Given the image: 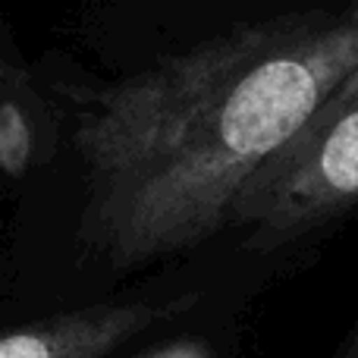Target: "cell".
<instances>
[{"instance_id": "8992f818", "label": "cell", "mask_w": 358, "mask_h": 358, "mask_svg": "<svg viewBox=\"0 0 358 358\" xmlns=\"http://www.w3.org/2000/svg\"><path fill=\"white\" fill-rule=\"evenodd\" d=\"M349 358H358V343H355V349H352V352H349Z\"/></svg>"}, {"instance_id": "5b68a950", "label": "cell", "mask_w": 358, "mask_h": 358, "mask_svg": "<svg viewBox=\"0 0 358 358\" xmlns=\"http://www.w3.org/2000/svg\"><path fill=\"white\" fill-rule=\"evenodd\" d=\"M155 358H210V355H208V349L198 346V343H176V346L157 352Z\"/></svg>"}, {"instance_id": "7a4b0ae2", "label": "cell", "mask_w": 358, "mask_h": 358, "mask_svg": "<svg viewBox=\"0 0 358 358\" xmlns=\"http://www.w3.org/2000/svg\"><path fill=\"white\" fill-rule=\"evenodd\" d=\"M358 204V66L233 198L227 227L292 239Z\"/></svg>"}, {"instance_id": "6da1fadb", "label": "cell", "mask_w": 358, "mask_h": 358, "mask_svg": "<svg viewBox=\"0 0 358 358\" xmlns=\"http://www.w3.org/2000/svg\"><path fill=\"white\" fill-rule=\"evenodd\" d=\"M358 66V0L239 25L107 88L79 120L82 233L113 264L227 227L233 198Z\"/></svg>"}, {"instance_id": "3957f363", "label": "cell", "mask_w": 358, "mask_h": 358, "mask_svg": "<svg viewBox=\"0 0 358 358\" xmlns=\"http://www.w3.org/2000/svg\"><path fill=\"white\" fill-rule=\"evenodd\" d=\"M189 302L192 299L161 305H94L85 311L57 315L0 336V358H104L145 327L189 308Z\"/></svg>"}, {"instance_id": "277c9868", "label": "cell", "mask_w": 358, "mask_h": 358, "mask_svg": "<svg viewBox=\"0 0 358 358\" xmlns=\"http://www.w3.org/2000/svg\"><path fill=\"white\" fill-rule=\"evenodd\" d=\"M31 164V129L25 113L13 101L0 104V170L6 176H25Z\"/></svg>"}]
</instances>
